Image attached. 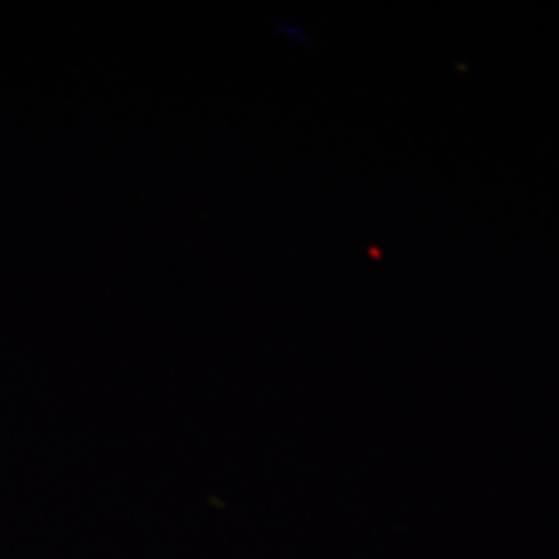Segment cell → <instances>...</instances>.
I'll return each instance as SVG.
<instances>
[]
</instances>
